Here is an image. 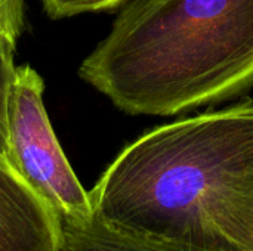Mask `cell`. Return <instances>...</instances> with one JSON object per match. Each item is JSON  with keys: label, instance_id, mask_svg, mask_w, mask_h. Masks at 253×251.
I'll return each instance as SVG.
<instances>
[{"label": "cell", "instance_id": "1", "mask_svg": "<svg viewBox=\"0 0 253 251\" xmlns=\"http://www.w3.org/2000/svg\"><path fill=\"white\" fill-rule=\"evenodd\" d=\"M80 77L132 115H173L253 87V0H130Z\"/></svg>", "mask_w": 253, "mask_h": 251}, {"label": "cell", "instance_id": "2", "mask_svg": "<svg viewBox=\"0 0 253 251\" xmlns=\"http://www.w3.org/2000/svg\"><path fill=\"white\" fill-rule=\"evenodd\" d=\"M252 170L248 101L147 132L116 157L89 197L93 213L114 225L225 247L218 229L221 198Z\"/></svg>", "mask_w": 253, "mask_h": 251}, {"label": "cell", "instance_id": "3", "mask_svg": "<svg viewBox=\"0 0 253 251\" xmlns=\"http://www.w3.org/2000/svg\"><path fill=\"white\" fill-rule=\"evenodd\" d=\"M44 83L30 65L16 68L10 95L6 161L56 213L61 222H80L93 215L82 186L50 126L43 102Z\"/></svg>", "mask_w": 253, "mask_h": 251}, {"label": "cell", "instance_id": "4", "mask_svg": "<svg viewBox=\"0 0 253 251\" xmlns=\"http://www.w3.org/2000/svg\"><path fill=\"white\" fill-rule=\"evenodd\" d=\"M56 213L0 157V251H59Z\"/></svg>", "mask_w": 253, "mask_h": 251}, {"label": "cell", "instance_id": "5", "mask_svg": "<svg viewBox=\"0 0 253 251\" xmlns=\"http://www.w3.org/2000/svg\"><path fill=\"white\" fill-rule=\"evenodd\" d=\"M59 251H236L200 246L114 225L98 215L80 222H61Z\"/></svg>", "mask_w": 253, "mask_h": 251}, {"label": "cell", "instance_id": "6", "mask_svg": "<svg viewBox=\"0 0 253 251\" xmlns=\"http://www.w3.org/2000/svg\"><path fill=\"white\" fill-rule=\"evenodd\" d=\"M218 229L227 249L253 251V170L236 179L224 192Z\"/></svg>", "mask_w": 253, "mask_h": 251}, {"label": "cell", "instance_id": "7", "mask_svg": "<svg viewBox=\"0 0 253 251\" xmlns=\"http://www.w3.org/2000/svg\"><path fill=\"white\" fill-rule=\"evenodd\" d=\"M16 43L0 37V157L6 158L9 138V111L10 95L15 81L16 68L13 65V52Z\"/></svg>", "mask_w": 253, "mask_h": 251}, {"label": "cell", "instance_id": "8", "mask_svg": "<svg viewBox=\"0 0 253 251\" xmlns=\"http://www.w3.org/2000/svg\"><path fill=\"white\" fill-rule=\"evenodd\" d=\"M127 0H42L43 9L52 19H61L86 12L111 10Z\"/></svg>", "mask_w": 253, "mask_h": 251}, {"label": "cell", "instance_id": "9", "mask_svg": "<svg viewBox=\"0 0 253 251\" xmlns=\"http://www.w3.org/2000/svg\"><path fill=\"white\" fill-rule=\"evenodd\" d=\"M24 0H0V37L13 43L24 30Z\"/></svg>", "mask_w": 253, "mask_h": 251}]
</instances>
